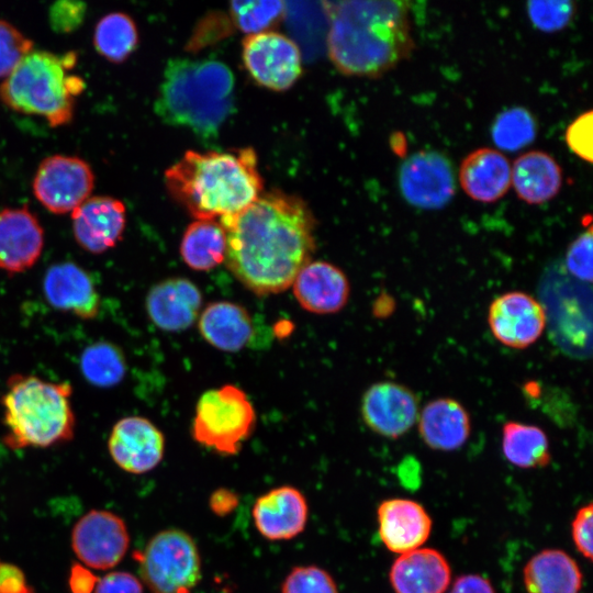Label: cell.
<instances>
[{
    "mask_svg": "<svg viewBox=\"0 0 593 593\" xmlns=\"http://www.w3.org/2000/svg\"><path fill=\"white\" fill-rule=\"evenodd\" d=\"M225 262L248 290L267 295L292 286L315 249L314 219L296 195L271 190L243 211L220 219Z\"/></svg>",
    "mask_w": 593,
    "mask_h": 593,
    "instance_id": "1",
    "label": "cell"
},
{
    "mask_svg": "<svg viewBox=\"0 0 593 593\" xmlns=\"http://www.w3.org/2000/svg\"><path fill=\"white\" fill-rule=\"evenodd\" d=\"M328 53L344 75L377 78L414 49L409 3L348 0L327 2Z\"/></svg>",
    "mask_w": 593,
    "mask_h": 593,
    "instance_id": "2",
    "label": "cell"
},
{
    "mask_svg": "<svg viewBox=\"0 0 593 593\" xmlns=\"http://www.w3.org/2000/svg\"><path fill=\"white\" fill-rule=\"evenodd\" d=\"M165 182L170 195L197 220L234 215L250 205L264 188L250 147L188 150L165 171Z\"/></svg>",
    "mask_w": 593,
    "mask_h": 593,
    "instance_id": "3",
    "label": "cell"
},
{
    "mask_svg": "<svg viewBox=\"0 0 593 593\" xmlns=\"http://www.w3.org/2000/svg\"><path fill=\"white\" fill-rule=\"evenodd\" d=\"M234 108V75L215 59L172 58L164 70L155 113L167 124L214 139Z\"/></svg>",
    "mask_w": 593,
    "mask_h": 593,
    "instance_id": "4",
    "label": "cell"
},
{
    "mask_svg": "<svg viewBox=\"0 0 593 593\" xmlns=\"http://www.w3.org/2000/svg\"><path fill=\"white\" fill-rule=\"evenodd\" d=\"M68 382L44 381L14 374L1 399L7 433L3 443L12 448H45L70 440L76 418Z\"/></svg>",
    "mask_w": 593,
    "mask_h": 593,
    "instance_id": "5",
    "label": "cell"
},
{
    "mask_svg": "<svg viewBox=\"0 0 593 593\" xmlns=\"http://www.w3.org/2000/svg\"><path fill=\"white\" fill-rule=\"evenodd\" d=\"M76 54L29 53L0 85V99L10 109L45 118L51 126L68 124L75 98L82 92V78L68 75Z\"/></svg>",
    "mask_w": 593,
    "mask_h": 593,
    "instance_id": "6",
    "label": "cell"
},
{
    "mask_svg": "<svg viewBox=\"0 0 593 593\" xmlns=\"http://www.w3.org/2000/svg\"><path fill=\"white\" fill-rule=\"evenodd\" d=\"M255 424V409L246 393L236 385L225 384L199 398L191 434L209 449L235 455L251 435Z\"/></svg>",
    "mask_w": 593,
    "mask_h": 593,
    "instance_id": "7",
    "label": "cell"
},
{
    "mask_svg": "<svg viewBox=\"0 0 593 593\" xmlns=\"http://www.w3.org/2000/svg\"><path fill=\"white\" fill-rule=\"evenodd\" d=\"M138 560L141 577L152 593H191L201 579L197 544L180 529L156 534Z\"/></svg>",
    "mask_w": 593,
    "mask_h": 593,
    "instance_id": "8",
    "label": "cell"
},
{
    "mask_svg": "<svg viewBox=\"0 0 593 593\" xmlns=\"http://www.w3.org/2000/svg\"><path fill=\"white\" fill-rule=\"evenodd\" d=\"M242 56L250 77L271 90L289 89L302 72L298 45L278 32L266 31L245 36Z\"/></svg>",
    "mask_w": 593,
    "mask_h": 593,
    "instance_id": "9",
    "label": "cell"
},
{
    "mask_svg": "<svg viewBox=\"0 0 593 593\" xmlns=\"http://www.w3.org/2000/svg\"><path fill=\"white\" fill-rule=\"evenodd\" d=\"M93 184L94 175L88 163L79 157L54 155L40 164L33 191L47 210L64 214L85 202Z\"/></svg>",
    "mask_w": 593,
    "mask_h": 593,
    "instance_id": "10",
    "label": "cell"
},
{
    "mask_svg": "<svg viewBox=\"0 0 593 593\" xmlns=\"http://www.w3.org/2000/svg\"><path fill=\"white\" fill-rule=\"evenodd\" d=\"M488 324L499 343L510 348L525 349L542 335L547 315L544 305L533 295L508 291L490 303Z\"/></svg>",
    "mask_w": 593,
    "mask_h": 593,
    "instance_id": "11",
    "label": "cell"
},
{
    "mask_svg": "<svg viewBox=\"0 0 593 593\" xmlns=\"http://www.w3.org/2000/svg\"><path fill=\"white\" fill-rule=\"evenodd\" d=\"M130 536L125 523L108 511L92 510L74 526L71 547L86 566L110 569L116 566L127 551Z\"/></svg>",
    "mask_w": 593,
    "mask_h": 593,
    "instance_id": "12",
    "label": "cell"
},
{
    "mask_svg": "<svg viewBox=\"0 0 593 593\" xmlns=\"http://www.w3.org/2000/svg\"><path fill=\"white\" fill-rule=\"evenodd\" d=\"M399 183L410 204L426 210L443 208L455 194L451 165L434 150L411 155L400 168Z\"/></svg>",
    "mask_w": 593,
    "mask_h": 593,
    "instance_id": "13",
    "label": "cell"
},
{
    "mask_svg": "<svg viewBox=\"0 0 593 593\" xmlns=\"http://www.w3.org/2000/svg\"><path fill=\"white\" fill-rule=\"evenodd\" d=\"M418 404L417 395L404 384L379 381L365 391L360 413L372 432L394 439L406 434L417 422Z\"/></svg>",
    "mask_w": 593,
    "mask_h": 593,
    "instance_id": "14",
    "label": "cell"
},
{
    "mask_svg": "<svg viewBox=\"0 0 593 593\" xmlns=\"http://www.w3.org/2000/svg\"><path fill=\"white\" fill-rule=\"evenodd\" d=\"M108 447L121 469L141 474L153 470L161 461L165 437L148 418L127 416L113 426Z\"/></svg>",
    "mask_w": 593,
    "mask_h": 593,
    "instance_id": "15",
    "label": "cell"
},
{
    "mask_svg": "<svg viewBox=\"0 0 593 593\" xmlns=\"http://www.w3.org/2000/svg\"><path fill=\"white\" fill-rule=\"evenodd\" d=\"M71 219L76 242L91 254H101L122 238L126 211L118 199L92 197L71 212Z\"/></svg>",
    "mask_w": 593,
    "mask_h": 593,
    "instance_id": "16",
    "label": "cell"
},
{
    "mask_svg": "<svg viewBox=\"0 0 593 593\" xmlns=\"http://www.w3.org/2000/svg\"><path fill=\"white\" fill-rule=\"evenodd\" d=\"M149 320L166 332L189 328L201 313L202 294L189 279L172 277L154 284L145 299Z\"/></svg>",
    "mask_w": 593,
    "mask_h": 593,
    "instance_id": "17",
    "label": "cell"
},
{
    "mask_svg": "<svg viewBox=\"0 0 593 593\" xmlns=\"http://www.w3.org/2000/svg\"><path fill=\"white\" fill-rule=\"evenodd\" d=\"M43 245V228L27 208L0 211V269L12 275L31 268Z\"/></svg>",
    "mask_w": 593,
    "mask_h": 593,
    "instance_id": "18",
    "label": "cell"
},
{
    "mask_svg": "<svg viewBox=\"0 0 593 593\" xmlns=\"http://www.w3.org/2000/svg\"><path fill=\"white\" fill-rule=\"evenodd\" d=\"M378 532L384 546L394 553H405L424 545L432 530V519L419 503L410 499H389L377 510Z\"/></svg>",
    "mask_w": 593,
    "mask_h": 593,
    "instance_id": "19",
    "label": "cell"
},
{
    "mask_svg": "<svg viewBox=\"0 0 593 593\" xmlns=\"http://www.w3.org/2000/svg\"><path fill=\"white\" fill-rule=\"evenodd\" d=\"M293 294L300 305L312 313L339 312L347 304L350 284L345 272L327 261H310L296 275Z\"/></svg>",
    "mask_w": 593,
    "mask_h": 593,
    "instance_id": "20",
    "label": "cell"
},
{
    "mask_svg": "<svg viewBox=\"0 0 593 593\" xmlns=\"http://www.w3.org/2000/svg\"><path fill=\"white\" fill-rule=\"evenodd\" d=\"M307 512L304 495L293 486L283 485L257 499L253 506V518L265 538L288 540L303 532Z\"/></svg>",
    "mask_w": 593,
    "mask_h": 593,
    "instance_id": "21",
    "label": "cell"
},
{
    "mask_svg": "<svg viewBox=\"0 0 593 593\" xmlns=\"http://www.w3.org/2000/svg\"><path fill=\"white\" fill-rule=\"evenodd\" d=\"M43 291L48 303L57 310L83 320L94 318L99 313L100 296L94 282L74 262L51 266L43 279Z\"/></svg>",
    "mask_w": 593,
    "mask_h": 593,
    "instance_id": "22",
    "label": "cell"
},
{
    "mask_svg": "<svg viewBox=\"0 0 593 593\" xmlns=\"http://www.w3.org/2000/svg\"><path fill=\"white\" fill-rule=\"evenodd\" d=\"M450 580L447 559L432 548L399 555L390 570V582L395 593H445Z\"/></svg>",
    "mask_w": 593,
    "mask_h": 593,
    "instance_id": "23",
    "label": "cell"
},
{
    "mask_svg": "<svg viewBox=\"0 0 593 593\" xmlns=\"http://www.w3.org/2000/svg\"><path fill=\"white\" fill-rule=\"evenodd\" d=\"M418 433L424 444L434 450L452 451L461 448L471 433L467 409L451 398L429 401L418 417Z\"/></svg>",
    "mask_w": 593,
    "mask_h": 593,
    "instance_id": "24",
    "label": "cell"
},
{
    "mask_svg": "<svg viewBox=\"0 0 593 593\" xmlns=\"http://www.w3.org/2000/svg\"><path fill=\"white\" fill-rule=\"evenodd\" d=\"M459 181L472 200L493 203L504 197L511 187V164L496 149L478 148L461 161Z\"/></svg>",
    "mask_w": 593,
    "mask_h": 593,
    "instance_id": "25",
    "label": "cell"
},
{
    "mask_svg": "<svg viewBox=\"0 0 593 593\" xmlns=\"http://www.w3.org/2000/svg\"><path fill=\"white\" fill-rule=\"evenodd\" d=\"M511 184L525 203L542 204L560 191L562 169L551 155L530 150L517 157L511 166Z\"/></svg>",
    "mask_w": 593,
    "mask_h": 593,
    "instance_id": "26",
    "label": "cell"
},
{
    "mask_svg": "<svg viewBox=\"0 0 593 593\" xmlns=\"http://www.w3.org/2000/svg\"><path fill=\"white\" fill-rule=\"evenodd\" d=\"M201 336L219 350L236 353L253 336V322L248 311L230 301L209 303L199 315Z\"/></svg>",
    "mask_w": 593,
    "mask_h": 593,
    "instance_id": "27",
    "label": "cell"
},
{
    "mask_svg": "<svg viewBox=\"0 0 593 593\" xmlns=\"http://www.w3.org/2000/svg\"><path fill=\"white\" fill-rule=\"evenodd\" d=\"M527 593H579L582 573L578 563L560 549L533 556L523 570Z\"/></svg>",
    "mask_w": 593,
    "mask_h": 593,
    "instance_id": "28",
    "label": "cell"
},
{
    "mask_svg": "<svg viewBox=\"0 0 593 593\" xmlns=\"http://www.w3.org/2000/svg\"><path fill=\"white\" fill-rule=\"evenodd\" d=\"M226 235L215 220H195L183 233L180 256L193 270L208 271L225 260Z\"/></svg>",
    "mask_w": 593,
    "mask_h": 593,
    "instance_id": "29",
    "label": "cell"
},
{
    "mask_svg": "<svg viewBox=\"0 0 593 593\" xmlns=\"http://www.w3.org/2000/svg\"><path fill=\"white\" fill-rule=\"evenodd\" d=\"M501 445L505 459L518 468H542L551 460L548 437L536 425L516 421L504 423Z\"/></svg>",
    "mask_w": 593,
    "mask_h": 593,
    "instance_id": "30",
    "label": "cell"
},
{
    "mask_svg": "<svg viewBox=\"0 0 593 593\" xmlns=\"http://www.w3.org/2000/svg\"><path fill=\"white\" fill-rule=\"evenodd\" d=\"M138 43L137 27L133 19L122 12H112L99 20L93 34L98 53L111 63H123Z\"/></svg>",
    "mask_w": 593,
    "mask_h": 593,
    "instance_id": "31",
    "label": "cell"
},
{
    "mask_svg": "<svg viewBox=\"0 0 593 593\" xmlns=\"http://www.w3.org/2000/svg\"><path fill=\"white\" fill-rule=\"evenodd\" d=\"M80 369L92 385L112 388L124 379L127 365L121 348L113 343L97 342L82 351Z\"/></svg>",
    "mask_w": 593,
    "mask_h": 593,
    "instance_id": "32",
    "label": "cell"
},
{
    "mask_svg": "<svg viewBox=\"0 0 593 593\" xmlns=\"http://www.w3.org/2000/svg\"><path fill=\"white\" fill-rule=\"evenodd\" d=\"M537 126L532 113L515 107L501 112L491 130L494 144L507 152L518 150L529 145L536 137Z\"/></svg>",
    "mask_w": 593,
    "mask_h": 593,
    "instance_id": "33",
    "label": "cell"
},
{
    "mask_svg": "<svg viewBox=\"0 0 593 593\" xmlns=\"http://www.w3.org/2000/svg\"><path fill=\"white\" fill-rule=\"evenodd\" d=\"M283 1H233L230 14L233 24L247 35L261 33L276 25L284 12Z\"/></svg>",
    "mask_w": 593,
    "mask_h": 593,
    "instance_id": "34",
    "label": "cell"
},
{
    "mask_svg": "<svg viewBox=\"0 0 593 593\" xmlns=\"http://www.w3.org/2000/svg\"><path fill=\"white\" fill-rule=\"evenodd\" d=\"M281 593H338L334 579L315 566L294 568L284 579Z\"/></svg>",
    "mask_w": 593,
    "mask_h": 593,
    "instance_id": "35",
    "label": "cell"
},
{
    "mask_svg": "<svg viewBox=\"0 0 593 593\" xmlns=\"http://www.w3.org/2000/svg\"><path fill=\"white\" fill-rule=\"evenodd\" d=\"M527 13L535 27L556 32L566 27L574 14L572 1H529Z\"/></svg>",
    "mask_w": 593,
    "mask_h": 593,
    "instance_id": "36",
    "label": "cell"
},
{
    "mask_svg": "<svg viewBox=\"0 0 593 593\" xmlns=\"http://www.w3.org/2000/svg\"><path fill=\"white\" fill-rule=\"evenodd\" d=\"M32 48L30 38L9 22L0 20V78L8 77Z\"/></svg>",
    "mask_w": 593,
    "mask_h": 593,
    "instance_id": "37",
    "label": "cell"
},
{
    "mask_svg": "<svg viewBox=\"0 0 593 593\" xmlns=\"http://www.w3.org/2000/svg\"><path fill=\"white\" fill-rule=\"evenodd\" d=\"M592 227L581 233L568 247L566 267L581 281H592Z\"/></svg>",
    "mask_w": 593,
    "mask_h": 593,
    "instance_id": "38",
    "label": "cell"
},
{
    "mask_svg": "<svg viewBox=\"0 0 593 593\" xmlns=\"http://www.w3.org/2000/svg\"><path fill=\"white\" fill-rule=\"evenodd\" d=\"M86 11V3L81 1H57L52 4L48 11L51 27L58 33L72 32L82 24Z\"/></svg>",
    "mask_w": 593,
    "mask_h": 593,
    "instance_id": "39",
    "label": "cell"
},
{
    "mask_svg": "<svg viewBox=\"0 0 593 593\" xmlns=\"http://www.w3.org/2000/svg\"><path fill=\"white\" fill-rule=\"evenodd\" d=\"M592 119L593 112L580 114L566 130L568 147L581 159L592 163Z\"/></svg>",
    "mask_w": 593,
    "mask_h": 593,
    "instance_id": "40",
    "label": "cell"
},
{
    "mask_svg": "<svg viewBox=\"0 0 593 593\" xmlns=\"http://www.w3.org/2000/svg\"><path fill=\"white\" fill-rule=\"evenodd\" d=\"M593 506L592 503L580 507L571 523V536L578 551L590 561L593 556Z\"/></svg>",
    "mask_w": 593,
    "mask_h": 593,
    "instance_id": "41",
    "label": "cell"
},
{
    "mask_svg": "<svg viewBox=\"0 0 593 593\" xmlns=\"http://www.w3.org/2000/svg\"><path fill=\"white\" fill-rule=\"evenodd\" d=\"M96 593H143L142 583L133 574L115 571L99 579Z\"/></svg>",
    "mask_w": 593,
    "mask_h": 593,
    "instance_id": "42",
    "label": "cell"
},
{
    "mask_svg": "<svg viewBox=\"0 0 593 593\" xmlns=\"http://www.w3.org/2000/svg\"><path fill=\"white\" fill-rule=\"evenodd\" d=\"M0 593H35L23 571L16 566L0 561Z\"/></svg>",
    "mask_w": 593,
    "mask_h": 593,
    "instance_id": "43",
    "label": "cell"
},
{
    "mask_svg": "<svg viewBox=\"0 0 593 593\" xmlns=\"http://www.w3.org/2000/svg\"><path fill=\"white\" fill-rule=\"evenodd\" d=\"M449 593H495L492 583L480 574L458 577Z\"/></svg>",
    "mask_w": 593,
    "mask_h": 593,
    "instance_id": "44",
    "label": "cell"
},
{
    "mask_svg": "<svg viewBox=\"0 0 593 593\" xmlns=\"http://www.w3.org/2000/svg\"><path fill=\"white\" fill-rule=\"evenodd\" d=\"M98 578L81 564H74L70 570L69 585L72 593H91L98 582Z\"/></svg>",
    "mask_w": 593,
    "mask_h": 593,
    "instance_id": "45",
    "label": "cell"
},
{
    "mask_svg": "<svg viewBox=\"0 0 593 593\" xmlns=\"http://www.w3.org/2000/svg\"><path fill=\"white\" fill-rule=\"evenodd\" d=\"M237 504V497L227 490L214 492L210 499V506L219 515H225Z\"/></svg>",
    "mask_w": 593,
    "mask_h": 593,
    "instance_id": "46",
    "label": "cell"
}]
</instances>
